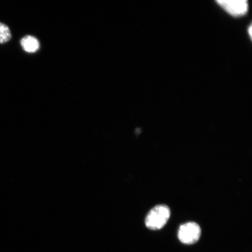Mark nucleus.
<instances>
[{
  "mask_svg": "<svg viewBox=\"0 0 252 252\" xmlns=\"http://www.w3.org/2000/svg\"><path fill=\"white\" fill-rule=\"evenodd\" d=\"M171 216V210L166 205H157L148 213L145 223L147 227L151 230H159L168 222Z\"/></svg>",
  "mask_w": 252,
  "mask_h": 252,
  "instance_id": "1",
  "label": "nucleus"
},
{
  "mask_svg": "<svg viewBox=\"0 0 252 252\" xmlns=\"http://www.w3.org/2000/svg\"><path fill=\"white\" fill-rule=\"evenodd\" d=\"M201 229L198 223L189 222L182 224L178 231V238L182 244L193 245L199 240Z\"/></svg>",
  "mask_w": 252,
  "mask_h": 252,
  "instance_id": "2",
  "label": "nucleus"
},
{
  "mask_svg": "<svg viewBox=\"0 0 252 252\" xmlns=\"http://www.w3.org/2000/svg\"><path fill=\"white\" fill-rule=\"evenodd\" d=\"M219 4L229 14L239 17L247 13L248 0H216Z\"/></svg>",
  "mask_w": 252,
  "mask_h": 252,
  "instance_id": "3",
  "label": "nucleus"
},
{
  "mask_svg": "<svg viewBox=\"0 0 252 252\" xmlns=\"http://www.w3.org/2000/svg\"><path fill=\"white\" fill-rule=\"evenodd\" d=\"M21 45L23 48L28 53H34L39 50L40 44L36 37L32 36H27L21 40Z\"/></svg>",
  "mask_w": 252,
  "mask_h": 252,
  "instance_id": "4",
  "label": "nucleus"
},
{
  "mask_svg": "<svg viewBox=\"0 0 252 252\" xmlns=\"http://www.w3.org/2000/svg\"><path fill=\"white\" fill-rule=\"evenodd\" d=\"M11 38V32L7 25L0 23V43L7 42Z\"/></svg>",
  "mask_w": 252,
  "mask_h": 252,
  "instance_id": "5",
  "label": "nucleus"
},
{
  "mask_svg": "<svg viewBox=\"0 0 252 252\" xmlns=\"http://www.w3.org/2000/svg\"><path fill=\"white\" fill-rule=\"evenodd\" d=\"M251 33H252V28L250 27V34L251 36Z\"/></svg>",
  "mask_w": 252,
  "mask_h": 252,
  "instance_id": "6",
  "label": "nucleus"
}]
</instances>
